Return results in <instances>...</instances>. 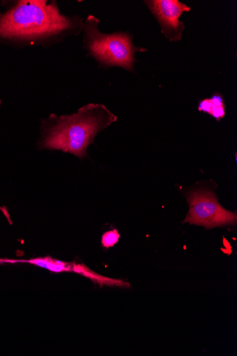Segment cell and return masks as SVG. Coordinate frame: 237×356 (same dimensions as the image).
<instances>
[{"label":"cell","instance_id":"7","mask_svg":"<svg viewBox=\"0 0 237 356\" xmlns=\"http://www.w3.org/2000/svg\"><path fill=\"white\" fill-rule=\"evenodd\" d=\"M120 234L117 229L106 232L101 238V244L104 248L114 247L120 241Z\"/></svg>","mask_w":237,"mask_h":356},{"label":"cell","instance_id":"3","mask_svg":"<svg viewBox=\"0 0 237 356\" xmlns=\"http://www.w3.org/2000/svg\"><path fill=\"white\" fill-rule=\"evenodd\" d=\"M99 22L95 16L89 15L83 24V48L88 51V55L95 59L101 67H117L135 72V54L147 50L135 47L133 38L126 32L101 33L98 28Z\"/></svg>","mask_w":237,"mask_h":356},{"label":"cell","instance_id":"8","mask_svg":"<svg viewBox=\"0 0 237 356\" xmlns=\"http://www.w3.org/2000/svg\"><path fill=\"white\" fill-rule=\"evenodd\" d=\"M0 211H1L4 215L6 216V218H8L9 222L10 224L13 223L12 220H10V214L8 213V211L7 210V209L6 207H0Z\"/></svg>","mask_w":237,"mask_h":356},{"label":"cell","instance_id":"6","mask_svg":"<svg viewBox=\"0 0 237 356\" xmlns=\"http://www.w3.org/2000/svg\"><path fill=\"white\" fill-rule=\"evenodd\" d=\"M225 109L226 106L220 94H215L211 99L202 100L198 105L199 112L208 113L218 121L225 116Z\"/></svg>","mask_w":237,"mask_h":356},{"label":"cell","instance_id":"1","mask_svg":"<svg viewBox=\"0 0 237 356\" xmlns=\"http://www.w3.org/2000/svg\"><path fill=\"white\" fill-rule=\"evenodd\" d=\"M83 24L78 15H62L56 1L23 0L0 13V42L47 47L81 35Z\"/></svg>","mask_w":237,"mask_h":356},{"label":"cell","instance_id":"5","mask_svg":"<svg viewBox=\"0 0 237 356\" xmlns=\"http://www.w3.org/2000/svg\"><path fill=\"white\" fill-rule=\"evenodd\" d=\"M145 3L158 22L163 36L172 42H180L185 29L180 17L191 8L179 0H148Z\"/></svg>","mask_w":237,"mask_h":356},{"label":"cell","instance_id":"2","mask_svg":"<svg viewBox=\"0 0 237 356\" xmlns=\"http://www.w3.org/2000/svg\"><path fill=\"white\" fill-rule=\"evenodd\" d=\"M117 120V116L101 104H88L72 115L52 114L42 120L38 147L87 157L88 147L97 134Z\"/></svg>","mask_w":237,"mask_h":356},{"label":"cell","instance_id":"9","mask_svg":"<svg viewBox=\"0 0 237 356\" xmlns=\"http://www.w3.org/2000/svg\"><path fill=\"white\" fill-rule=\"evenodd\" d=\"M2 102L1 99H0V107H1Z\"/></svg>","mask_w":237,"mask_h":356},{"label":"cell","instance_id":"4","mask_svg":"<svg viewBox=\"0 0 237 356\" xmlns=\"http://www.w3.org/2000/svg\"><path fill=\"white\" fill-rule=\"evenodd\" d=\"M186 197L190 209L183 223L203 226L207 230L236 224V213L224 209L212 190L199 187L188 191Z\"/></svg>","mask_w":237,"mask_h":356}]
</instances>
